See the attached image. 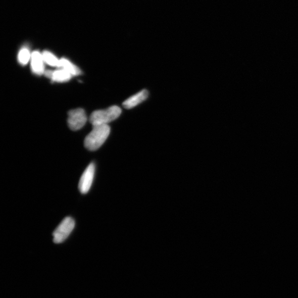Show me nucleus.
<instances>
[{"mask_svg": "<svg viewBox=\"0 0 298 298\" xmlns=\"http://www.w3.org/2000/svg\"><path fill=\"white\" fill-rule=\"evenodd\" d=\"M108 124L93 126V129L86 137L85 146L89 151H97L104 144L110 133Z\"/></svg>", "mask_w": 298, "mask_h": 298, "instance_id": "obj_1", "label": "nucleus"}, {"mask_svg": "<svg viewBox=\"0 0 298 298\" xmlns=\"http://www.w3.org/2000/svg\"><path fill=\"white\" fill-rule=\"evenodd\" d=\"M122 110L119 107L113 106L104 110L94 111L89 118L92 126L105 125L116 120L121 115Z\"/></svg>", "mask_w": 298, "mask_h": 298, "instance_id": "obj_2", "label": "nucleus"}, {"mask_svg": "<svg viewBox=\"0 0 298 298\" xmlns=\"http://www.w3.org/2000/svg\"><path fill=\"white\" fill-rule=\"evenodd\" d=\"M75 227V222L73 218H65L53 232L54 242L62 243L67 239Z\"/></svg>", "mask_w": 298, "mask_h": 298, "instance_id": "obj_3", "label": "nucleus"}, {"mask_svg": "<svg viewBox=\"0 0 298 298\" xmlns=\"http://www.w3.org/2000/svg\"><path fill=\"white\" fill-rule=\"evenodd\" d=\"M87 122V116L84 110L77 109L68 113V123L69 128L74 131L81 129Z\"/></svg>", "mask_w": 298, "mask_h": 298, "instance_id": "obj_4", "label": "nucleus"}, {"mask_svg": "<svg viewBox=\"0 0 298 298\" xmlns=\"http://www.w3.org/2000/svg\"><path fill=\"white\" fill-rule=\"evenodd\" d=\"M95 166L91 163L83 172L79 184L80 191L82 194H86L90 189L93 180Z\"/></svg>", "mask_w": 298, "mask_h": 298, "instance_id": "obj_5", "label": "nucleus"}, {"mask_svg": "<svg viewBox=\"0 0 298 298\" xmlns=\"http://www.w3.org/2000/svg\"><path fill=\"white\" fill-rule=\"evenodd\" d=\"M31 68L33 73L38 75L44 74V61L43 58L42 54L35 51L31 55Z\"/></svg>", "mask_w": 298, "mask_h": 298, "instance_id": "obj_6", "label": "nucleus"}, {"mask_svg": "<svg viewBox=\"0 0 298 298\" xmlns=\"http://www.w3.org/2000/svg\"><path fill=\"white\" fill-rule=\"evenodd\" d=\"M148 96V92L146 89L139 92L125 101L123 104V107L126 109L134 108L136 106L144 102Z\"/></svg>", "mask_w": 298, "mask_h": 298, "instance_id": "obj_7", "label": "nucleus"}, {"mask_svg": "<svg viewBox=\"0 0 298 298\" xmlns=\"http://www.w3.org/2000/svg\"><path fill=\"white\" fill-rule=\"evenodd\" d=\"M58 68L63 69L68 71L73 76H77L81 74V71L76 65L71 63L68 59L62 58L60 60Z\"/></svg>", "mask_w": 298, "mask_h": 298, "instance_id": "obj_8", "label": "nucleus"}, {"mask_svg": "<svg viewBox=\"0 0 298 298\" xmlns=\"http://www.w3.org/2000/svg\"><path fill=\"white\" fill-rule=\"evenodd\" d=\"M73 75L68 72L67 71L60 69L56 71H53L51 79L53 81L63 82L69 81Z\"/></svg>", "mask_w": 298, "mask_h": 298, "instance_id": "obj_9", "label": "nucleus"}, {"mask_svg": "<svg viewBox=\"0 0 298 298\" xmlns=\"http://www.w3.org/2000/svg\"><path fill=\"white\" fill-rule=\"evenodd\" d=\"M42 56L45 63L52 67H59L60 60L52 53L49 51H44L42 53Z\"/></svg>", "mask_w": 298, "mask_h": 298, "instance_id": "obj_10", "label": "nucleus"}, {"mask_svg": "<svg viewBox=\"0 0 298 298\" xmlns=\"http://www.w3.org/2000/svg\"><path fill=\"white\" fill-rule=\"evenodd\" d=\"M31 55L29 50L26 47H24L20 51L19 56H18L19 63L22 65L27 64L29 60L31 59Z\"/></svg>", "mask_w": 298, "mask_h": 298, "instance_id": "obj_11", "label": "nucleus"}]
</instances>
